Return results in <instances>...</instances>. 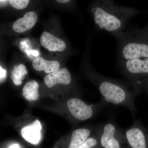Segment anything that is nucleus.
I'll use <instances>...</instances> for the list:
<instances>
[{"label":"nucleus","instance_id":"1","mask_svg":"<svg viewBox=\"0 0 148 148\" xmlns=\"http://www.w3.org/2000/svg\"><path fill=\"white\" fill-rule=\"evenodd\" d=\"M90 12L97 29L114 37L123 32L130 19L140 12L135 8L120 5L112 0L95 1Z\"/></svg>","mask_w":148,"mask_h":148},{"label":"nucleus","instance_id":"2","mask_svg":"<svg viewBox=\"0 0 148 148\" xmlns=\"http://www.w3.org/2000/svg\"><path fill=\"white\" fill-rule=\"evenodd\" d=\"M90 78L99 90L102 100L108 104L123 106L135 114L137 112L135 99L140 92L132 84L125 83L94 71L90 74Z\"/></svg>","mask_w":148,"mask_h":148},{"label":"nucleus","instance_id":"3","mask_svg":"<svg viewBox=\"0 0 148 148\" xmlns=\"http://www.w3.org/2000/svg\"><path fill=\"white\" fill-rule=\"evenodd\" d=\"M115 37L117 41V59L148 58V34L143 29L124 31Z\"/></svg>","mask_w":148,"mask_h":148},{"label":"nucleus","instance_id":"4","mask_svg":"<svg viewBox=\"0 0 148 148\" xmlns=\"http://www.w3.org/2000/svg\"><path fill=\"white\" fill-rule=\"evenodd\" d=\"M121 73L129 82L132 84L140 93L148 94V58L131 60L117 59Z\"/></svg>","mask_w":148,"mask_h":148},{"label":"nucleus","instance_id":"5","mask_svg":"<svg viewBox=\"0 0 148 148\" xmlns=\"http://www.w3.org/2000/svg\"><path fill=\"white\" fill-rule=\"evenodd\" d=\"M96 131L102 148H125L127 143L123 129L113 121L109 120L99 125Z\"/></svg>","mask_w":148,"mask_h":148},{"label":"nucleus","instance_id":"6","mask_svg":"<svg viewBox=\"0 0 148 148\" xmlns=\"http://www.w3.org/2000/svg\"><path fill=\"white\" fill-rule=\"evenodd\" d=\"M108 104L103 100L98 104L88 105L78 98H70L67 101V107L73 117L78 121H84L92 118L95 113Z\"/></svg>","mask_w":148,"mask_h":148},{"label":"nucleus","instance_id":"7","mask_svg":"<svg viewBox=\"0 0 148 148\" xmlns=\"http://www.w3.org/2000/svg\"><path fill=\"white\" fill-rule=\"evenodd\" d=\"M123 131L130 148H148V128L141 122L135 120L130 127Z\"/></svg>","mask_w":148,"mask_h":148},{"label":"nucleus","instance_id":"8","mask_svg":"<svg viewBox=\"0 0 148 148\" xmlns=\"http://www.w3.org/2000/svg\"><path fill=\"white\" fill-rule=\"evenodd\" d=\"M44 81L49 88L57 84L67 85L71 82V75L68 69L63 68L48 74L44 78Z\"/></svg>","mask_w":148,"mask_h":148},{"label":"nucleus","instance_id":"9","mask_svg":"<svg viewBox=\"0 0 148 148\" xmlns=\"http://www.w3.org/2000/svg\"><path fill=\"white\" fill-rule=\"evenodd\" d=\"M42 126L38 120H36L32 124L27 125L21 130L22 138L32 145H37L41 140Z\"/></svg>","mask_w":148,"mask_h":148},{"label":"nucleus","instance_id":"10","mask_svg":"<svg viewBox=\"0 0 148 148\" xmlns=\"http://www.w3.org/2000/svg\"><path fill=\"white\" fill-rule=\"evenodd\" d=\"M41 45L50 51H64L66 45L64 40L47 32H43L40 38Z\"/></svg>","mask_w":148,"mask_h":148},{"label":"nucleus","instance_id":"11","mask_svg":"<svg viewBox=\"0 0 148 148\" xmlns=\"http://www.w3.org/2000/svg\"><path fill=\"white\" fill-rule=\"evenodd\" d=\"M38 16L35 12H28L22 18H18L14 23L12 29L18 33H24L32 29L36 25Z\"/></svg>","mask_w":148,"mask_h":148},{"label":"nucleus","instance_id":"12","mask_svg":"<svg viewBox=\"0 0 148 148\" xmlns=\"http://www.w3.org/2000/svg\"><path fill=\"white\" fill-rule=\"evenodd\" d=\"M33 68L38 71H44L46 73L50 74L59 69L60 64L56 61H48L42 57L35 58L32 63Z\"/></svg>","mask_w":148,"mask_h":148},{"label":"nucleus","instance_id":"13","mask_svg":"<svg viewBox=\"0 0 148 148\" xmlns=\"http://www.w3.org/2000/svg\"><path fill=\"white\" fill-rule=\"evenodd\" d=\"M91 130L88 128H79L72 132L69 148H78L90 138Z\"/></svg>","mask_w":148,"mask_h":148},{"label":"nucleus","instance_id":"14","mask_svg":"<svg viewBox=\"0 0 148 148\" xmlns=\"http://www.w3.org/2000/svg\"><path fill=\"white\" fill-rule=\"evenodd\" d=\"M39 84L35 80L26 83L22 89V95L28 101H36L38 99Z\"/></svg>","mask_w":148,"mask_h":148},{"label":"nucleus","instance_id":"15","mask_svg":"<svg viewBox=\"0 0 148 148\" xmlns=\"http://www.w3.org/2000/svg\"><path fill=\"white\" fill-rule=\"evenodd\" d=\"M28 72L26 66L24 64H20L14 67L11 73L12 79L16 85H20Z\"/></svg>","mask_w":148,"mask_h":148},{"label":"nucleus","instance_id":"16","mask_svg":"<svg viewBox=\"0 0 148 148\" xmlns=\"http://www.w3.org/2000/svg\"><path fill=\"white\" fill-rule=\"evenodd\" d=\"M78 148H102L97 135L90 137Z\"/></svg>","mask_w":148,"mask_h":148},{"label":"nucleus","instance_id":"17","mask_svg":"<svg viewBox=\"0 0 148 148\" xmlns=\"http://www.w3.org/2000/svg\"><path fill=\"white\" fill-rule=\"evenodd\" d=\"M12 7L17 10H22L26 8L29 4V0H10L8 1Z\"/></svg>","mask_w":148,"mask_h":148},{"label":"nucleus","instance_id":"18","mask_svg":"<svg viewBox=\"0 0 148 148\" xmlns=\"http://www.w3.org/2000/svg\"><path fill=\"white\" fill-rule=\"evenodd\" d=\"M6 77V71L0 66V79L1 82L4 80Z\"/></svg>","mask_w":148,"mask_h":148},{"label":"nucleus","instance_id":"19","mask_svg":"<svg viewBox=\"0 0 148 148\" xmlns=\"http://www.w3.org/2000/svg\"><path fill=\"white\" fill-rule=\"evenodd\" d=\"M56 1L58 3H66L69 2L71 1L70 0H57Z\"/></svg>","mask_w":148,"mask_h":148},{"label":"nucleus","instance_id":"20","mask_svg":"<svg viewBox=\"0 0 148 148\" xmlns=\"http://www.w3.org/2000/svg\"><path fill=\"white\" fill-rule=\"evenodd\" d=\"M143 30H144L145 32L148 34V21L147 24L146 25L145 27L143 28Z\"/></svg>","mask_w":148,"mask_h":148},{"label":"nucleus","instance_id":"21","mask_svg":"<svg viewBox=\"0 0 148 148\" xmlns=\"http://www.w3.org/2000/svg\"><path fill=\"white\" fill-rule=\"evenodd\" d=\"M9 148H20L18 144H14L10 146Z\"/></svg>","mask_w":148,"mask_h":148},{"label":"nucleus","instance_id":"22","mask_svg":"<svg viewBox=\"0 0 148 148\" xmlns=\"http://www.w3.org/2000/svg\"><path fill=\"white\" fill-rule=\"evenodd\" d=\"M32 55L35 56H37L38 55L39 53L38 51H32Z\"/></svg>","mask_w":148,"mask_h":148},{"label":"nucleus","instance_id":"23","mask_svg":"<svg viewBox=\"0 0 148 148\" xmlns=\"http://www.w3.org/2000/svg\"></svg>","mask_w":148,"mask_h":148}]
</instances>
